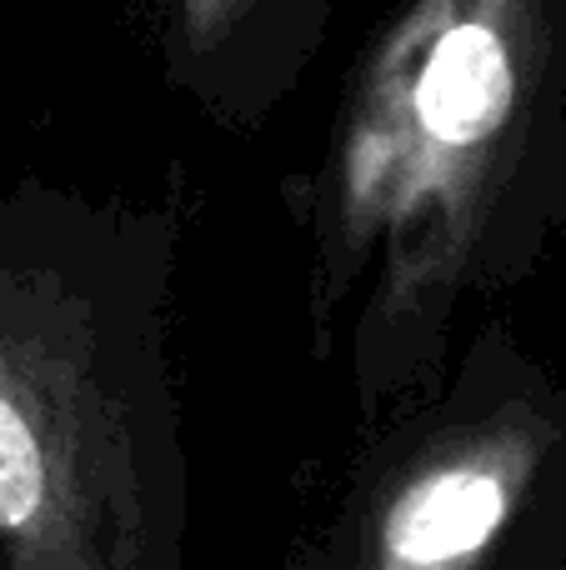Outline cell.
Instances as JSON below:
<instances>
[{"instance_id":"cell-1","label":"cell","mask_w":566,"mask_h":570,"mask_svg":"<svg viewBox=\"0 0 566 570\" xmlns=\"http://www.w3.org/2000/svg\"><path fill=\"white\" fill-rule=\"evenodd\" d=\"M566 140V0H401L351 70L331 146L347 240H461Z\"/></svg>"},{"instance_id":"cell-2","label":"cell","mask_w":566,"mask_h":570,"mask_svg":"<svg viewBox=\"0 0 566 570\" xmlns=\"http://www.w3.org/2000/svg\"><path fill=\"white\" fill-rule=\"evenodd\" d=\"M156 56L216 116L256 120L326 50L336 0H146Z\"/></svg>"},{"instance_id":"cell-3","label":"cell","mask_w":566,"mask_h":570,"mask_svg":"<svg viewBox=\"0 0 566 570\" xmlns=\"http://www.w3.org/2000/svg\"><path fill=\"white\" fill-rule=\"evenodd\" d=\"M511 511V481L491 461H457L417 475L381 521L387 570H457L491 546Z\"/></svg>"},{"instance_id":"cell-4","label":"cell","mask_w":566,"mask_h":570,"mask_svg":"<svg viewBox=\"0 0 566 570\" xmlns=\"http://www.w3.org/2000/svg\"><path fill=\"white\" fill-rule=\"evenodd\" d=\"M46 501V455L26 411L0 391V531H26Z\"/></svg>"}]
</instances>
